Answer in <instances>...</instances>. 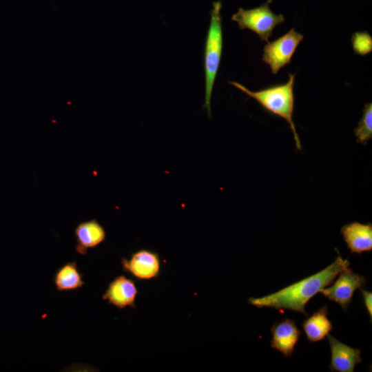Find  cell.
Here are the masks:
<instances>
[{
  "instance_id": "cell-1",
  "label": "cell",
  "mask_w": 372,
  "mask_h": 372,
  "mask_svg": "<svg viewBox=\"0 0 372 372\" xmlns=\"http://www.w3.org/2000/svg\"><path fill=\"white\" fill-rule=\"evenodd\" d=\"M350 267V262L338 254L335 260L320 271L293 283L273 293L250 298L248 302L258 308L291 310L307 316V303L320 290L333 283L338 275Z\"/></svg>"
},
{
  "instance_id": "cell-2",
  "label": "cell",
  "mask_w": 372,
  "mask_h": 372,
  "mask_svg": "<svg viewBox=\"0 0 372 372\" xmlns=\"http://www.w3.org/2000/svg\"><path fill=\"white\" fill-rule=\"evenodd\" d=\"M295 77L296 74L289 73L287 83L270 86L256 92L248 90L243 85L236 81H229V83L239 89L248 96L254 99L271 114L285 119L293 133L297 149H300V140L293 120Z\"/></svg>"
},
{
  "instance_id": "cell-3",
  "label": "cell",
  "mask_w": 372,
  "mask_h": 372,
  "mask_svg": "<svg viewBox=\"0 0 372 372\" xmlns=\"http://www.w3.org/2000/svg\"><path fill=\"white\" fill-rule=\"evenodd\" d=\"M220 1L213 3L211 18L205 45V96L203 108H206L211 118V98L215 79L220 67L223 50V30Z\"/></svg>"
},
{
  "instance_id": "cell-4",
  "label": "cell",
  "mask_w": 372,
  "mask_h": 372,
  "mask_svg": "<svg viewBox=\"0 0 372 372\" xmlns=\"http://www.w3.org/2000/svg\"><path fill=\"white\" fill-rule=\"evenodd\" d=\"M272 0H267L261 6L245 10L240 8L231 17L240 30L249 29L255 32L261 41L268 42L273 29L285 21L283 14H276L270 8Z\"/></svg>"
},
{
  "instance_id": "cell-5",
  "label": "cell",
  "mask_w": 372,
  "mask_h": 372,
  "mask_svg": "<svg viewBox=\"0 0 372 372\" xmlns=\"http://www.w3.org/2000/svg\"><path fill=\"white\" fill-rule=\"evenodd\" d=\"M304 36L291 28L277 39L267 42L264 46L262 61L268 65L272 74L288 65Z\"/></svg>"
},
{
  "instance_id": "cell-6",
  "label": "cell",
  "mask_w": 372,
  "mask_h": 372,
  "mask_svg": "<svg viewBox=\"0 0 372 372\" xmlns=\"http://www.w3.org/2000/svg\"><path fill=\"white\" fill-rule=\"evenodd\" d=\"M338 276V278L333 285L322 289L320 293L329 300L339 304L344 311H347L354 292L365 285L366 280L364 276L354 273L350 267Z\"/></svg>"
},
{
  "instance_id": "cell-7",
  "label": "cell",
  "mask_w": 372,
  "mask_h": 372,
  "mask_svg": "<svg viewBox=\"0 0 372 372\" xmlns=\"http://www.w3.org/2000/svg\"><path fill=\"white\" fill-rule=\"evenodd\" d=\"M123 270L140 280L157 278L161 272L159 255L149 249H139L121 260Z\"/></svg>"
},
{
  "instance_id": "cell-8",
  "label": "cell",
  "mask_w": 372,
  "mask_h": 372,
  "mask_svg": "<svg viewBox=\"0 0 372 372\" xmlns=\"http://www.w3.org/2000/svg\"><path fill=\"white\" fill-rule=\"evenodd\" d=\"M138 293L137 287L132 279L119 275L109 282L102 299L118 309L127 307L134 309Z\"/></svg>"
},
{
  "instance_id": "cell-9",
  "label": "cell",
  "mask_w": 372,
  "mask_h": 372,
  "mask_svg": "<svg viewBox=\"0 0 372 372\" xmlns=\"http://www.w3.org/2000/svg\"><path fill=\"white\" fill-rule=\"evenodd\" d=\"M270 331L272 334L271 348L281 352L286 358L291 357L301 335V331L296 327L295 321L285 319L280 322H276Z\"/></svg>"
},
{
  "instance_id": "cell-10",
  "label": "cell",
  "mask_w": 372,
  "mask_h": 372,
  "mask_svg": "<svg viewBox=\"0 0 372 372\" xmlns=\"http://www.w3.org/2000/svg\"><path fill=\"white\" fill-rule=\"evenodd\" d=\"M327 336L331 354L329 365L331 371L353 372L355 365L362 362L360 350L340 342L329 333Z\"/></svg>"
},
{
  "instance_id": "cell-11",
  "label": "cell",
  "mask_w": 372,
  "mask_h": 372,
  "mask_svg": "<svg viewBox=\"0 0 372 372\" xmlns=\"http://www.w3.org/2000/svg\"><path fill=\"white\" fill-rule=\"evenodd\" d=\"M76 251L85 256L90 249H94L103 243L106 238L103 226L95 218L79 223L74 229Z\"/></svg>"
},
{
  "instance_id": "cell-12",
  "label": "cell",
  "mask_w": 372,
  "mask_h": 372,
  "mask_svg": "<svg viewBox=\"0 0 372 372\" xmlns=\"http://www.w3.org/2000/svg\"><path fill=\"white\" fill-rule=\"evenodd\" d=\"M340 232L351 254L360 255L372 250L371 223H350L342 226Z\"/></svg>"
},
{
  "instance_id": "cell-13",
  "label": "cell",
  "mask_w": 372,
  "mask_h": 372,
  "mask_svg": "<svg viewBox=\"0 0 372 372\" xmlns=\"http://www.w3.org/2000/svg\"><path fill=\"white\" fill-rule=\"evenodd\" d=\"M53 283L59 292L76 291L85 285L83 274L79 271L75 260L68 261L55 271Z\"/></svg>"
},
{
  "instance_id": "cell-14",
  "label": "cell",
  "mask_w": 372,
  "mask_h": 372,
  "mask_svg": "<svg viewBox=\"0 0 372 372\" xmlns=\"http://www.w3.org/2000/svg\"><path fill=\"white\" fill-rule=\"evenodd\" d=\"M327 316L328 308L324 305L303 322L302 329L309 341L322 340L332 331L333 324Z\"/></svg>"
},
{
  "instance_id": "cell-15",
  "label": "cell",
  "mask_w": 372,
  "mask_h": 372,
  "mask_svg": "<svg viewBox=\"0 0 372 372\" xmlns=\"http://www.w3.org/2000/svg\"><path fill=\"white\" fill-rule=\"evenodd\" d=\"M358 143L366 145L372 138V103H365L363 114L358 126L354 129Z\"/></svg>"
},
{
  "instance_id": "cell-16",
  "label": "cell",
  "mask_w": 372,
  "mask_h": 372,
  "mask_svg": "<svg viewBox=\"0 0 372 372\" xmlns=\"http://www.w3.org/2000/svg\"><path fill=\"white\" fill-rule=\"evenodd\" d=\"M351 41L356 54L365 56L372 52V37L366 31L353 33Z\"/></svg>"
},
{
  "instance_id": "cell-17",
  "label": "cell",
  "mask_w": 372,
  "mask_h": 372,
  "mask_svg": "<svg viewBox=\"0 0 372 372\" xmlns=\"http://www.w3.org/2000/svg\"><path fill=\"white\" fill-rule=\"evenodd\" d=\"M360 291L363 296V299L364 301V304L366 308L367 312L370 316L371 321L372 318V293L371 291H368L366 290L362 289V288L360 289Z\"/></svg>"
}]
</instances>
